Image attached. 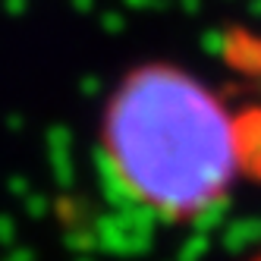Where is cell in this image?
Listing matches in <instances>:
<instances>
[{"mask_svg":"<svg viewBox=\"0 0 261 261\" xmlns=\"http://www.w3.org/2000/svg\"><path fill=\"white\" fill-rule=\"evenodd\" d=\"M95 151L117 201L189 230L261 189V98H236L176 60H142L104 95Z\"/></svg>","mask_w":261,"mask_h":261,"instance_id":"obj_1","label":"cell"},{"mask_svg":"<svg viewBox=\"0 0 261 261\" xmlns=\"http://www.w3.org/2000/svg\"><path fill=\"white\" fill-rule=\"evenodd\" d=\"M239 261H261V242H258V246H255V249H252L249 255H242Z\"/></svg>","mask_w":261,"mask_h":261,"instance_id":"obj_2","label":"cell"}]
</instances>
